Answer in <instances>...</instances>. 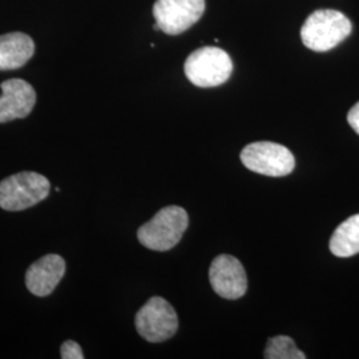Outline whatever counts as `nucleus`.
<instances>
[{"mask_svg": "<svg viewBox=\"0 0 359 359\" xmlns=\"http://www.w3.org/2000/svg\"><path fill=\"white\" fill-rule=\"evenodd\" d=\"M351 22L337 10H317L301 28L305 47L314 52H327L341 44L351 34Z\"/></svg>", "mask_w": 359, "mask_h": 359, "instance_id": "f257e3e1", "label": "nucleus"}, {"mask_svg": "<svg viewBox=\"0 0 359 359\" xmlns=\"http://www.w3.org/2000/svg\"><path fill=\"white\" fill-rule=\"evenodd\" d=\"M188 224L189 217L185 209L176 205L165 206L151 221L140 226L137 238L140 244L151 250L167 252L179 244Z\"/></svg>", "mask_w": 359, "mask_h": 359, "instance_id": "f03ea898", "label": "nucleus"}, {"mask_svg": "<svg viewBox=\"0 0 359 359\" xmlns=\"http://www.w3.org/2000/svg\"><path fill=\"white\" fill-rule=\"evenodd\" d=\"M51 191L47 177L36 172H20L0 181V208L20 212L46 200Z\"/></svg>", "mask_w": 359, "mask_h": 359, "instance_id": "7ed1b4c3", "label": "nucleus"}, {"mask_svg": "<svg viewBox=\"0 0 359 359\" xmlns=\"http://www.w3.org/2000/svg\"><path fill=\"white\" fill-rule=\"evenodd\" d=\"M184 72L193 86L212 88L229 80L233 62L231 56L218 47H203L188 56Z\"/></svg>", "mask_w": 359, "mask_h": 359, "instance_id": "20e7f679", "label": "nucleus"}, {"mask_svg": "<svg viewBox=\"0 0 359 359\" xmlns=\"http://www.w3.org/2000/svg\"><path fill=\"white\" fill-rule=\"evenodd\" d=\"M240 157L248 169L270 177L287 176L295 167L293 154L277 142H252L245 147Z\"/></svg>", "mask_w": 359, "mask_h": 359, "instance_id": "39448f33", "label": "nucleus"}, {"mask_svg": "<svg viewBox=\"0 0 359 359\" xmlns=\"http://www.w3.org/2000/svg\"><path fill=\"white\" fill-rule=\"evenodd\" d=\"M136 329L144 339L160 344L172 338L179 329V317L161 297H152L136 314Z\"/></svg>", "mask_w": 359, "mask_h": 359, "instance_id": "423d86ee", "label": "nucleus"}, {"mask_svg": "<svg viewBox=\"0 0 359 359\" xmlns=\"http://www.w3.org/2000/svg\"><path fill=\"white\" fill-rule=\"evenodd\" d=\"M205 13V0H156L154 16L160 31L180 35L196 25Z\"/></svg>", "mask_w": 359, "mask_h": 359, "instance_id": "0eeeda50", "label": "nucleus"}, {"mask_svg": "<svg viewBox=\"0 0 359 359\" xmlns=\"http://www.w3.org/2000/svg\"><path fill=\"white\" fill-rule=\"evenodd\" d=\"M209 281L213 290L225 299H238L248 289L243 264L238 258L229 255H221L213 259L209 269Z\"/></svg>", "mask_w": 359, "mask_h": 359, "instance_id": "6e6552de", "label": "nucleus"}, {"mask_svg": "<svg viewBox=\"0 0 359 359\" xmlns=\"http://www.w3.org/2000/svg\"><path fill=\"white\" fill-rule=\"evenodd\" d=\"M0 123H8L29 115L36 103V92L23 79H10L1 83Z\"/></svg>", "mask_w": 359, "mask_h": 359, "instance_id": "1a4fd4ad", "label": "nucleus"}, {"mask_svg": "<svg viewBox=\"0 0 359 359\" xmlns=\"http://www.w3.org/2000/svg\"><path fill=\"white\" fill-rule=\"evenodd\" d=\"M65 274V261L57 255H47L34 262L26 273L27 289L36 297L51 294Z\"/></svg>", "mask_w": 359, "mask_h": 359, "instance_id": "9d476101", "label": "nucleus"}, {"mask_svg": "<svg viewBox=\"0 0 359 359\" xmlns=\"http://www.w3.org/2000/svg\"><path fill=\"white\" fill-rule=\"evenodd\" d=\"M35 43L23 32L0 36V71L18 69L34 56Z\"/></svg>", "mask_w": 359, "mask_h": 359, "instance_id": "9b49d317", "label": "nucleus"}, {"mask_svg": "<svg viewBox=\"0 0 359 359\" xmlns=\"http://www.w3.org/2000/svg\"><path fill=\"white\" fill-rule=\"evenodd\" d=\"M330 252L334 256L347 258L359 253V215L344 221L330 238Z\"/></svg>", "mask_w": 359, "mask_h": 359, "instance_id": "f8f14e48", "label": "nucleus"}, {"mask_svg": "<svg viewBox=\"0 0 359 359\" xmlns=\"http://www.w3.org/2000/svg\"><path fill=\"white\" fill-rule=\"evenodd\" d=\"M264 357L266 359H305L306 355L295 346L293 338L277 335L268 339Z\"/></svg>", "mask_w": 359, "mask_h": 359, "instance_id": "ddd939ff", "label": "nucleus"}, {"mask_svg": "<svg viewBox=\"0 0 359 359\" xmlns=\"http://www.w3.org/2000/svg\"><path fill=\"white\" fill-rule=\"evenodd\" d=\"M60 355L63 359H83L84 354L81 347L75 341H65L60 347Z\"/></svg>", "mask_w": 359, "mask_h": 359, "instance_id": "4468645a", "label": "nucleus"}, {"mask_svg": "<svg viewBox=\"0 0 359 359\" xmlns=\"http://www.w3.org/2000/svg\"><path fill=\"white\" fill-rule=\"evenodd\" d=\"M347 121H348L350 127L354 129L359 135V102L348 111Z\"/></svg>", "mask_w": 359, "mask_h": 359, "instance_id": "2eb2a0df", "label": "nucleus"}]
</instances>
